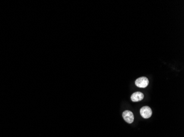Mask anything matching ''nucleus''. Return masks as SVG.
Returning a JSON list of instances; mask_svg holds the SVG:
<instances>
[{"mask_svg": "<svg viewBox=\"0 0 184 137\" xmlns=\"http://www.w3.org/2000/svg\"><path fill=\"white\" fill-rule=\"evenodd\" d=\"M149 84V80L146 77H141L137 78L135 81L137 87L140 88H146Z\"/></svg>", "mask_w": 184, "mask_h": 137, "instance_id": "f257e3e1", "label": "nucleus"}, {"mask_svg": "<svg viewBox=\"0 0 184 137\" xmlns=\"http://www.w3.org/2000/svg\"><path fill=\"white\" fill-rule=\"evenodd\" d=\"M140 114L143 118L147 119L151 117L152 115V111L149 106H143L140 110Z\"/></svg>", "mask_w": 184, "mask_h": 137, "instance_id": "f03ea898", "label": "nucleus"}, {"mask_svg": "<svg viewBox=\"0 0 184 137\" xmlns=\"http://www.w3.org/2000/svg\"><path fill=\"white\" fill-rule=\"evenodd\" d=\"M122 117L124 120L128 123H132L134 121V115L132 111L129 110H126L122 113Z\"/></svg>", "mask_w": 184, "mask_h": 137, "instance_id": "7ed1b4c3", "label": "nucleus"}, {"mask_svg": "<svg viewBox=\"0 0 184 137\" xmlns=\"http://www.w3.org/2000/svg\"><path fill=\"white\" fill-rule=\"evenodd\" d=\"M144 98V94L140 92H136L132 94L131 99L133 102H138L142 100Z\"/></svg>", "mask_w": 184, "mask_h": 137, "instance_id": "20e7f679", "label": "nucleus"}]
</instances>
